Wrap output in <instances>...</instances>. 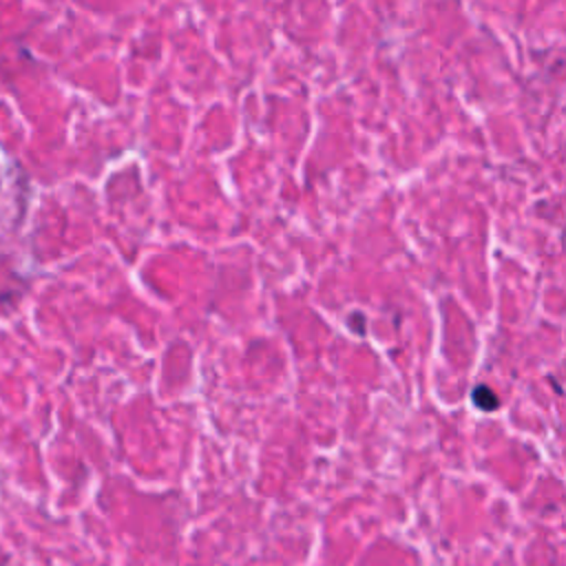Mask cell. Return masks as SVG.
I'll return each mask as SVG.
<instances>
[{
  "instance_id": "obj_1",
  "label": "cell",
  "mask_w": 566,
  "mask_h": 566,
  "mask_svg": "<svg viewBox=\"0 0 566 566\" xmlns=\"http://www.w3.org/2000/svg\"><path fill=\"white\" fill-rule=\"evenodd\" d=\"M473 402H475L482 411H493V409L500 407L497 396H495L489 387H484V385H480V387L473 389Z\"/></svg>"
}]
</instances>
